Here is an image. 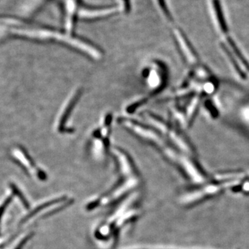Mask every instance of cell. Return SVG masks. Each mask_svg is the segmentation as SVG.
Segmentation results:
<instances>
[{"instance_id": "obj_1", "label": "cell", "mask_w": 249, "mask_h": 249, "mask_svg": "<svg viewBox=\"0 0 249 249\" xmlns=\"http://www.w3.org/2000/svg\"><path fill=\"white\" fill-rule=\"evenodd\" d=\"M213 6L215 14L217 15L218 23H219V27L221 30L224 34H227L229 31V27L226 22L225 18H224V14H223L222 6H221L220 2L219 0H213Z\"/></svg>"}, {"instance_id": "obj_2", "label": "cell", "mask_w": 249, "mask_h": 249, "mask_svg": "<svg viewBox=\"0 0 249 249\" xmlns=\"http://www.w3.org/2000/svg\"><path fill=\"white\" fill-rule=\"evenodd\" d=\"M204 106L205 107H206V110H207L210 116H211V117L214 118V119L217 117V107L214 106V105L212 101L207 100V101L205 102Z\"/></svg>"}]
</instances>
